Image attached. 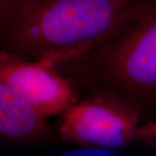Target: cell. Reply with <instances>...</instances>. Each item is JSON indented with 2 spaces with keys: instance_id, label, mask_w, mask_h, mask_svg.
Wrapping results in <instances>:
<instances>
[{
  "instance_id": "obj_1",
  "label": "cell",
  "mask_w": 156,
  "mask_h": 156,
  "mask_svg": "<svg viewBox=\"0 0 156 156\" xmlns=\"http://www.w3.org/2000/svg\"><path fill=\"white\" fill-rule=\"evenodd\" d=\"M144 0H0L1 50L58 64L115 34Z\"/></svg>"
},
{
  "instance_id": "obj_2",
  "label": "cell",
  "mask_w": 156,
  "mask_h": 156,
  "mask_svg": "<svg viewBox=\"0 0 156 156\" xmlns=\"http://www.w3.org/2000/svg\"><path fill=\"white\" fill-rule=\"evenodd\" d=\"M56 67L91 94L116 96L141 115L156 111V0H144L117 33Z\"/></svg>"
},
{
  "instance_id": "obj_3",
  "label": "cell",
  "mask_w": 156,
  "mask_h": 156,
  "mask_svg": "<svg viewBox=\"0 0 156 156\" xmlns=\"http://www.w3.org/2000/svg\"><path fill=\"white\" fill-rule=\"evenodd\" d=\"M58 134L67 142L109 150L136 140L141 115L116 96L95 93L61 115Z\"/></svg>"
},
{
  "instance_id": "obj_4",
  "label": "cell",
  "mask_w": 156,
  "mask_h": 156,
  "mask_svg": "<svg viewBox=\"0 0 156 156\" xmlns=\"http://www.w3.org/2000/svg\"><path fill=\"white\" fill-rule=\"evenodd\" d=\"M0 82L49 118L62 115L77 99L71 82L56 65L33 61L1 50Z\"/></svg>"
},
{
  "instance_id": "obj_5",
  "label": "cell",
  "mask_w": 156,
  "mask_h": 156,
  "mask_svg": "<svg viewBox=\"0 0 156 156\" xmlns=\"http://www.w3.org/2000/svg\"><path fill=\"white\" fill-rule=\"evenodd\" d=\"M47 117L0 82V134L9 141L23 142L51 136Z\"/></svg>"
},
{
  "instance_id": "obj_6",
  "label": "cell",
  "mask_w": 156,
  "mask_h": 156,
  "mask_svg": "<svg viewBox=\"0 0 156 156\" xmlns=\"http://www.w3.org/2000/svg\"><path fill=\"white\" fill-rule=\"evenodd\" d=\"M136 140L156 147V117L140 125Z\"/></svg>"
},
{
  "instance_id": "obj_7",
  "label": "cell",
  "mask_w": 156,
  "mask_h": 156,
  "mask_svg": "<svg viewBox=\"0 0 156 156\" xmlns=\"http://www.w3.org/2000/svg\"><path fill=\"white\" fill-rule=\"evenodd\" d=\"M61 156H117L113 150L93 147H84L75 150L69 151Z\"/></svg>"
}]
</instances>
